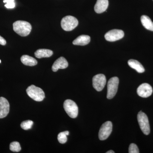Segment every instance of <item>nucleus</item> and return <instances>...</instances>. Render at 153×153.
I'll list each match as a JSON object with an SVG mask.
<instances>
[{"mask_svg": "<svg viewBox=\"0 0 153 153\" xmlns=\"http://www.w3.org/2000/svg\"><path fill=\"white\" fill-rule=\"evenodd\" d=\"M10 111L9 102L4 97H0V118H4L7 116Z\"/></svg>", "mask_w": 153, "mask_h": 153, "instance_id": "9b49d317", "label": "nucleus"}, {"mask_svg": "<svg viewBox=\"0 0 153 153\" xmlns=\"http://www.w3.org/2000/svg\"><path fill=\"white\" fill-rule=\"evenodd\" d=\"M14 1V0H4V3H6L5 7L8 9L14 8L16 6Z\"/></svg>", "mask_w": 153, "mask_h": 153, "instance_id": "5701e85b", "label": "nucleus"}, {"mask_svg": "<svg viewBox=\"0 0 153 153\" xmlns=\"http://www.w3.org/2000/svg\"><path fill=\"white\" fill-rule=\"evenodd\" d=\"M7 44V42L5 40L4 38H3L1 36H0V44L3 46H4Z\"/></svg>", "mask_w": 153, "mask_h": 153, "instance_id": "b1692460", "label": "nucleus"}, {"mask_svg": "<svg viewBox=\"0 0 153 153\" xmlns=\"http://www.w3.org/2000/svg\"><path fill=\"white\" fill-rule=\"evenodd\" d=\"M63 108L66 113L70 117L75 118L78 115V106L73 100H66L64 101Z\"/></svg>", "mask_w": 153, "mask_h": 153, "instance_id": "20e7f679", "label": "nucleus"}, {"mask_svg": "<svg viewBox=\"0 0 153 153\" xmlns=\"http://www.w3.org/2000/svg\"><path fill=\"white\" fill-rule=\"evenodd\" d=\"M108 6V0H97L94 6V11L97 13H101L106 10Z\"/></svg>", "mask_w": 153, "mask_h": 153, "instance_id": "ddd939ff", "label": "nucleus"}, {"mask_svg": "<svg viewBox=\"0 0 153 153\" xmlns=\"http://www.w3.org/2000/svg\"><path fill=\"white\" fill-rule=\"evenodd\" d=\"M128 152L129 153H139V150L137 146L134 143L131 144L129 147Z\"/></svg>", "mask_w": 153, "mask_h": 153, "instance_id": "4be33fe9", "label": "nucleus"}, {"mask_svg": "<svg viewBox=\"0 0 153 153\" xmlns=\"http://www.w3.org/2000/svg\"><path fill=\"white\" fill-rule=\"evenodd\" d=\"M128 64L130 67L136 70L138 73H142L145 71L143 66L137 60L131 59L128 61Z\"/></svg>", "mask_w": 153, "mask_h": 153, "instance_id": "2eb2a0df", "label": "nucleus"}, {"mask_svg": "<svg viewBox=\"0 0 153 153\" xmlns=\"http://www.w3.org/2000/svg\"><path fill=\"white\" fill-rule=\"evenodd\" d=\"M141 22L143 26L147 30L153 31V22L149 17L143 15L141 17Z\"/></svg>", "mask_w": 153, "mask_h": 153, "instance_id": "a211bd4d", "label": "nucleus"}, {"mask_svg": "<svg viewBox=\"0 0 153 153\" xmlns=\"http://www.w3.org/2000/svg\"><path fill=\"white\" fill-rule=\"evenodd\" d=\"M33 124V121L30 120H26L22 123L21 126L23 129L25 130H27L31 128Z\"/></svg>", "mask_w": 153, "mask_h": 153, "instance_id": "412c9836", "label": "nucleus"}, {"mask_svg": "<svg viewBox=\"0 0 153 153\" xmlns=\"http://www.w3.org/2000/svg\"><path fill=\"white\" fill-rule=\"evenodd\" d=\"M90 40V36L87 35H81L73 41V44L78 46H85L89 44Z\"/></svg>", "mask_w": 153, "mask_h": 153, "instance_id": "4468645a", "label": "nucleus"}, {"mask_svg": "<svg viewBox=\"0 0 153 153\" xmlns=\"http://www.w3.org/2000/svg\"><path fill=\"white\" fill-rule=\"evenodd\" d=\"M21 61L26 66H33L38 64V61L35 58L28 55H24L21 57Z\"/></svg>", "mask_w": 153, "mask_h": 153, "instance_id": "dca6fc26", "label": "nucleus"}, {"mask_svg": "<svg viewBox=\"0 0 153 153\" xmlns=\"http://www.w3.org/2000/svg\"><path fill=\"white\" fill-rule=\"evenodd\" d=\"M68 135H69V132L68 131H65L60 133L58 134V136H57V139H58L59 142L61 144L65 143L67 140V136Z\"/></svg>", "mask_w": 153, "mask_h": 153, "instance_id": "6ab92c4d", "label": "nucleus"}, {"mask_svg": "<svg viewBox=\"0 0 153 153\" xmlns=\"http://www.w3.org/2000/svg\"><path fill=\"white\" fill-rule=\"evenodd\" d=\"M1 63V60H0V63Z\"/></svg>", "mask_w": 153, "mask_h": 153, "instance_id": "a878e982", "label": "nucleus"}, {"mask_svg": "<svg viewBox=\"0 0 153 153\" xmlns=\"http://www.w3.org/2000/svg\"><path fill=\"white\" fill-rule=\"evenodd\" d=\"M26 91L30 98L35 101H42L45 98V94L43 90L35 85H32L28 87Z\"/></svg>", "mask_w": 153, "mask_h": 153, "instance_id": "f03ea898", "label": "nucleus"}, {"mask_svg": "<svg viewBox=\"0 0 153 153\" xmlns=\"http://www.w3.org/2000/svg\"><path fill=\"white\" fill-rule=\"evenodd\" d=\"M114 152L112 150L108 151V152H106V153H114Z\"/></svg>", "mask_w": 153, "mask_h": 153, "instance_id": "393cba45", "label": "nucleus"}, {"mask_svg": "<svg viewBox=\"0 0 153 153\" xmlns=\"http://www.w3.org/2000/svg\"><path fill=\"white\" fill-rule=\"evenodd\" d=\"M112 131V123L111 121H107L102 125L99 132V138L104 140L110 135Z\"/></svg>", "mask_w": 153, "mask_h": 153, "instance_id": "0eeeda50", "label": "nucleus"}, {"mask_svg": "<svg viewBox=\"0 0 153 153\" xmlns=\"http://www.w3.org/2000/svg\"><path fill=\"white\" fill-rule=\"evenodd\" d=\"M137 120L142 131L145 134L149 135L150 132V128L147 116L142 111L137 114Z\"/></svg>", "mask_w": 153, "mask_h": 153, "instance_id": "423d86ee", "label": "nucleus"}, {"mask_svg": "<svg viewBox=\"0 0 153 153\" xmlns=\"http://www.w3.org/2000/svg\"><path fill=\"white\" fill-rule=\"evenodd\" d=\"M119 83V79L117 76H114L108 80L107 84V97L108 99L113 98L117 92Z\"/></svg>", "mask_w": 153, "mask_h": 153, "instance_id": "39448f33", "label": "nucleus"}, {"mask_svg": "<svg viewBox=\"0 0 153 153\" xmlns=\"http://www.w3.org/2000/svg\"><path fill=\"white\" fill-rule=\"evenodd\" d=\"M68 66V63L64 57H59L53 63L52 66V70L56 72L59 69H64Z\"/></svg>", "mask_w": 153, "mask_h": 153, "instance_id": "f8f14e48", "label": "nucleus"}, {"mask_svg": "<svg viewBox=\"0 0 153 153\" xmlns=\"http://www.w3.org/2000/svg\"><path fill=\"white\" fill-rule=\"evenodd\" d=\"M78 25L77 19L72 16H66L61 20V26L66 31H71L74 30Z\"/></svg>", "mask_w": 153, "mask_h": 153, "instance_id": "7ed1b4c3", "label": "nucleus"}, {"mask_svg": "<svg viewBox=\"0 0 153 153\" xmlns=\"http://www.w3.org/2000/svg\"><path fill=\"white\" fill-rule=\"evenodd\" d=\"M10 149L12 152H17L21 150V147L20 143L18 142H13L11 143L10 144Z\"/></svg>", "mask_w": 153, "mask_h": 153, "instance_id": "aec40b11", "label": "nucleus"}, {"mask_svg": "<svg viewBox=\"0 0 153 153\" xmlns=\"http://www.w3.org/2000/svg\"><path fill=\"white\" fill-rule=\"evenodd\" d=\"M14 31L19 36L25 37L30 34L32 26L30 23L25 21H18L13 24Z\"/></svg>", "mask_w": 153, "mask_h": 153, "instance_id": "f257e3e1", "label": "nucleus"}, {"mask_svg": "<svg viewBox=\"0 0 153 153\" xmlns=\"http://www.w3.org/2000/svg\"><path fill=\"white\" fill-rule=\"evenodd\" d=\"M124 36V33L123 30L115 29L108 32L105 35V38L106 41L114 42L120 40Z\"/></svg>", "mask_w": 153, "mask_h": 153, "instance_id": "1a4fd4ad", "label": "nucleus"}, {"mask_svg": "<svg viewBox=\"0 0 153 153\" xmlns=\"http://www.w3.org/2000/svg\"><path fill=\"white\" fill-rule=\"evenodd\" d=\"M53 54V52L49 49H39L35 52V55L37 58H42L50 57Z\"/></svg>", "mask_w": 153, "mask_h": 153, "instance_id": "f3484780", "label": "nucleus"}, {"mask_svg": "<svg viewBox=\"0 0 153 153\" xmlns=\"http://www.w3.org/2000/svg\"><path fill=\"white\" fill-rule=\"evenodd\" d=\"M94 88L98 91H101L106 84V79L103 74H98L94 76L92 79Z\"/></svg>", "mask_w": 153, "mask_h": 153, "instance_id": "6e6552de", "label": "nucleus"}, {"mask_svg": "<svg viewBox=\"0 0 153 153\" xmlns=\"http://www.w3.org/2000/svg\"><path fill=\"white\" fill-rule=\"evenodd\" d=\"M153 92L152 88L149 84L144 83L140 85L137 89V93L142 97H149Z\"/></svg>", "mask_w": 153, "mask_h": 153, "instance_id": "9d476101", "label": "nucleus"}]
</instances>
